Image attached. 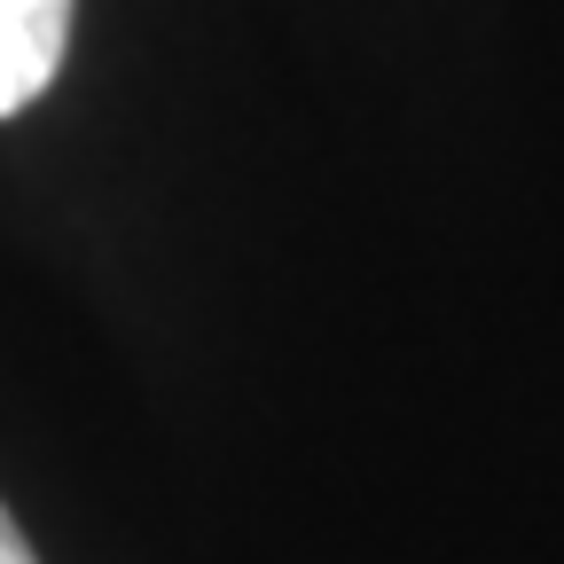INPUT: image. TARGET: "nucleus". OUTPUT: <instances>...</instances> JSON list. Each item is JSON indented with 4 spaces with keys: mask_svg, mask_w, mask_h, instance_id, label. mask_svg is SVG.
<instances>
[{
    "mask_svg": "<svg viewBox=\"0 0 564 564\" xmlns=\"http://www.w3.org/2000/svg\"><path fill=\"white\" fill-rule=\"evenodd\" d=\"M0 564H40V556H32V541L17 533V518H9V510H0Z\"/></svg>",
    "mask_w": 564,
    "mask_h": 564,
    "instance_id": "2",
    "label": "nucleus"
},
{
    "mask_svg": "<svg viewBox=\"0 0 564 564\" xmlns=\"http://www.w3.org/2000/svg\"><path fill=\"white\" fill-rule=\"evenodd\" d=\"M70 47V0H0V118L32 110Z\"/></svg>",
    "mask_w": 564,
    "mask_h": 564,
    "instance_id": "1",
    "label": "nucleus"
}]
</instances>
